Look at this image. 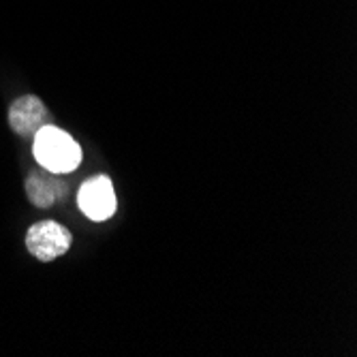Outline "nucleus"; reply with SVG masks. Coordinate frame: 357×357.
<instances>
[{"label": "nucleus", "instance_id": "obj_1", "mask_svg": "<svg viewBox=\"0 0 357 357\" xmlns=\"http://www.w3.org/2000/svg\"><path fill=\"white\" fill-rule=\"evenodd\" d=\"M32 139H35L32 154H35L37 163L50 172L69 174L82 163L79 144L67 131H62L54 124H45Z\"/></svg>", "mask_w": 357, "mask_h": 357}, {"label": "nucleus", "instance_id": "obj_4", "mask_svg": "<svg viewBox=\"0 0 357 357\" xmlns=\"http://www.w3.org/2000/svg\"><path fill=\"white\" fill-rule=\"evenodd\" d=\"M9 124L22 137H35L45 124H50V112L41 99L32 94L20 96L9 107Z\"/></svg>", "mask_w": 357, "mask_h": 357}, {"label": "nucleus", "instance_id": "obj_2", "mask_svg": "<svg viewBox=\"0 0 357 357\" xmlns=\"http://www.w3.org/2000/svg\"><path fill=\"white\" fill-rule=\"evenodd\" d=\"M71 234L67 227L54 220H41L32 225L26 234V248L28 252L39 259V261H54L71 248Z\"/></svg>", "mask_w": 357, "mask_h": 357}, {"label": "nucleus", "instance_id": "obj_5", "mask_svg": "<svg viewBox=\"0 0 357 357\" xmlns=\"http://www.w3.org/2000/svg\"><path fill=\"white\" fill-rule=\"evenodd\" d=\"M69 186L67 180L62 178V174L50 172L45 167L32 169L26 178V195L32 206L37 208H50L56 202L64 199Z\"/></svg>", "mask_w": 357, "mask_h": 357}, {"label": "nucleus", "instance_id": "obj_3", "mask_svg": "<svg viewBox=\"0 0 357 357\" xmlns=\"http://www.w3.org/2000/svg\"><path fill=\"white\" fill-rule=\"evenodd\" d=\"M77 206L90 220L112 218L116 212V192L112 180L107 176L88 178L77 192Z\"/></svg>", "mask_w": 357, "mask_h": 357}]
</instances>
